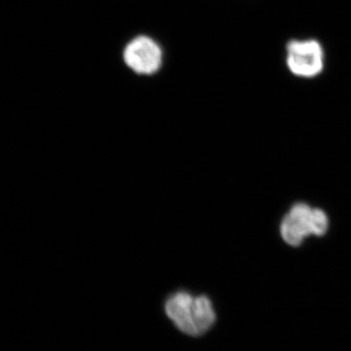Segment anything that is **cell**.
<instances>
[{
	"label": "cell",
	"instance_id": "6da1fadb",
	"mask_svg": "<svg viewBox=\"0 0 351 351\" xmlns=\"http://www.w3.org/2000/svg\"><path fill=\"white\" fill-rule=\"evenodd\" d=\"M164 308L175 326L188 336H202L217 319L211 300L204 295H191L188 291H178L171 295Z\"/></svg>",
	"mask_w": 351,
	"mask_h": 351
},
{
	"label": "cell",
	"instance_id": "7a4b0ae2",
	"mask_svg": "<svg viewBox=\"0 0 351 351\" xmlns=\"http://www.w3.org/2000/svg\"><path fill=\"white\" fill-rule=\"evenodd\" d=\"M289 71L302 78L319 75L324 69V51L317 40H292L287 46L286 58Z\"/></svg>",
	"mask_w": 351,
	"mask_h": 351
},
{
	"label": "cell",
	"instance_id": "3957f363",
	"mask_svg": "<svg viewBox=\"0 0 351 351\" xmlns=\"http://www.w3.org/2000/svg\"><path fill=\"white\" fill-rule=\"evenodd\" d=\"M123 58L127 66L136 73L152 75L162 66L163 52L156 40L141 36L127 44Z\"/></svg>",
	"mask_w": 351,
	"mask_h": 351
},
{
	"label": "cell",
	"instance_id": "277c9868",
	"mask_svg": "<svg viewBox=\"0 0 351 351\" xmlns=\"http://www.w3.org/2000/svg\"><path fill=\"white\" fill-rule=\"evenodd\" d=\"M313 208L306 203H297L291 208L281 223V237L286 243L297 247L311 235V213Z\"/></svg>",
	"mask_w": 351,
	"mask_h": 351
},
{
	"label": "cell",
	"instance_id": "5b68a950",
	"mask_svg": "<svg viewBox=\"0 0 351 351\" xmlns=\"http://www.w3.org/2000/svg\"><path fill=\"white\" fill-rule=\"evenodd\" d=\"M309 228H311V235H315V237L324 235L329 228V219L326 213L320 209H313Z\"/></svg>",
	"mask_w": 351,
	"mask_h": 351
}]
</instances>
